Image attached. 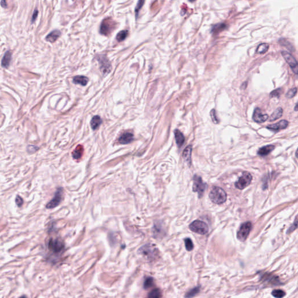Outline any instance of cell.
I'll use <instances>...</instances> for the list:
<instances>
[{"label": "cell", "mask_w": 298, "mask_h": 298, "mask_svg": "<svg viewBox=\"0 0 298 298\" xmlns=\"http://www.w3.org/2000/svg\"><path fill=\"white\" fill-rule=\"evenodd\" d=\"M209 197L212 202L217 205H221L227 200V193L221 187H215L209 193Z\"/></svg>", "instance_id": "obj_1"}, {"label": "cell", "mask_w": 298, "mask_h": 298, "mask_svg": "<svg viewBox=\"0 0 298 298\" xmlns=\"http://www.w3.org/2000/svg\"><path fill=\"white\" fill-rule=\"evenodd\" d=\"M189 228L192 231L200 234L205 235L209 232V227L205 222L195 220L189 225Z\"/></svg>", "instance_id": "obj_2"}, {"label": "cell", "mask_w": 298, "mask_h": 298, "mask_svg": "<svg viewBox=\"0 0 298 298\" xmlns=\"http://www.w3.org/2000/svg\"><path fill=\"white\" fill-rule=\"evenodd\" d=\"M207 187V184L205 183L202 178L197 175H195L193 177V190L194 192H197L199 197H202L203 196L205 190Z\"/></svg>", "instance_id": "obj_3"}, {"label": "cell", "mask_w": 298, "mask_h": 298, "mask_svg": "<svg viewBox=\"0 0 298 298\" xmlns=\"http://www.w3.org/2000/svg\"><path fill=\"white\" fill-rule=\"evenodd\" d=\"M252 180V177L251 174L248 172H243L242 176L235 182V186L240 190L244 189L250 184Z\"/></svg>", "instance_id": "obj_4"}, {"label": "cell", "mask_w": 298, "mask_h": 298, "mask_svg": "<svg viewBox=\"0 0 298 298\" xmlns=\"http://www.w3.org/2000/svg\"><path fill=\"white\" fill-rule=\"evenodd\" d=\"M115 25V22L111 18L105 19L100 26V32L101 34L107 36L113 31Z\"/></svg>", "instance_id": "obj_5"}, {"label": "cell", "mask_w": 298, "mask_h": 298, "mask_svg": "<svg viewBox=\"0 0 298 298\" xmlns=\"http://www.w3.org/2000/svg\"><path fill=\"white\" fill-rule=\"evenodd\" d=\"M252 230V223L250 222H246L242 224L237 233V238L241 242H244L247 239V237Z\"/></svg>", "instance_id": "obj_6"}, {"label": "cell", "mask_w": 298, "mask_h": 298, "mask_svg": "<svg viewBox=\"0 0 298 298\" xmlns=\"http://www.w3.org/2000/svg\"><path fill=\"white\" fill-rule=\"evenodd\" d=\"M63 189L62 187L58 188L55 192L54 197L46 205V208L48 209H52L60 205L62 200Z\"/></svg>", "instance_id": "obj_7"}, {"label": "cell", "mask_w": 298, "mask_h": 298, "mask_svg": "<svg viewBox=\"0 0 298 298\" xmlns=\"http://www.w3.org/2000/svg\"><path fill=\"white\" fill-rule=\"evenodd\" d=\"M64 247V244L58 239H51L48 243L49 249L54 253H59L62 251Z\"/></svg>", "instance_id": "obj_8"}, {"label": "cell", "mask_w": 298, "mask_h": 298, "mask_svg": "<svg viewBox=\"0 0 298 298\" xmlns=\"http://www.w3.org/2000/svg\"><path fill=\"white\" fill-rule=\"evenodd\" d=\"M281 54L286 62L289 64L290 67L296 74H298V62L296 59L287 51H282Z\"/></svg>", "instance_id": "obj_9"}, {"label": "cell", "mask_w": 298, "mask_h": 298, "mask_svg": "<svg viewBox=\"0 0 298 298\" xmlns=\"http://www.w3.org/2000/svg\"><path fill=\"white\" fill-rule=\"evenodd\" d=\"M97 59L100 63V69L102 73L106 74L110 72L111 66L110 62L107 58L104 55H99Z\"/></svg>", "instance_id": "obj_10"}, {"label": "cell", "mask_w": 298, "mask_h": 298, "mask_svg": "<svg viewBox=\"0 0 298 298\" xmlns=\"http://www.w3.org/2000/svg\"><path fill=\"white\" fill-rule=\"evenodd\" d=\"M268 118L267 114H263L260 108H256L253 112V119L257 123H263Z\"/></svg>", "instance_id": "obj_11"}, {"label": "cell", "mask_w": 298, "mask_h": 298, "mask_svg": "<svg viewBox=\"0 0 298 298\" xmlns=\"http://www.w3.org/2000/svg\"><path fill=\"white\" fill-rule=\"evenodd\" d=\"M288 126V122L287 121L281 120V121H280L279 122H278L275 124H273V125H270L267 126V128L268 129H270V130H273V131H277V130H279L281 129H285Z\"/></svg>", "instance_id": "obj_12"}, {"label": "cell", "mask_w": 298, "mask_h": 298, "mask_svg": "<svg viewBox=\"0 0 298 298\" xmlns=\"http://www.w3.org/2000/svg\"><path fill=\"white\" fill-rule=\"evenodd\" d=\"M133 140V135L131 133L126 132L122 134L119 137V142L121 144L126 145L130 143Z\"/></svg>", "instance_id": "obj_13"}, {"label": "cell", "mask_w": 298, "mask_h": 298, "mask_svg": "<svg viewBox=\"0 0 298 298\" xmlns=\"http://www.w3.org/2000/svg\"><path fill=\"white\" fill-rule=\"evenodd\" d=\"M174 134H175L177 145L178 147H180L182 145H184L185 142V137L184 136L183 133L178 129L175 130Z\"/></svg>", "instance_id": "obj_14"}, {"label": "cell", "mask_w": 298, "mask_h": 298, "mask_svg": "<svg viewBox=\"0 0 298 298\" xmlns=\"http://www.w3.org/2000/svg\"><path fill=\"white\" fill-rule=\"evenodd\" d=\"M275 149V146L273 145H267L260 148L258 151V154L260 156L264 157L270 153Z\"/></svg>", "instance_id": "obj_15"}, {"label": "cell", "mask_w": 298, "mask_h": 298, "mask_svg": "<svg viewBox=\"0 0 298 298\" xmlns=\"http://www.w3.org/2000/svg\"><path fill=\"white\" fill-rule=\"evenodd\" d=\"M61 36V32L58 30H55L49 34H48L45 38L46 40L50 42V43H54Z\"/></svg>", "instance_id": "obj_16"}, {"label": "cell", "mask_w": 298, "mask_h": 298, "mask_svg": "<svg viewBox=\"0 0 298 298\" xmlns=\"http://www.w3.org/2000/svg\"><path fill=\"white\" fill-rule=\"evenodd\" d=\"M12 58V54L9 51H7L3 57L1 61V66L4 68H7L10 64Z\"/></svg>", "instance_id": "obj_17"}, {"label": "cell", "mask_w": 298, "mask_h": 298, "mask_svg": "<svg viewBox=\"0 0 298 298\" xmlns=\"http://www.w3.org/2000/svg\"><path fill=\"white\" fill-rule=\"evenodd\" d=\"M192 151V146H188L187 147L182 154V157L185 162H187L189 165H190L191 162V154Z\"/></svg>", "instance_id": "obj_18"}, {"label": "cell", "mask_w": 298, "mask_h": 298, "mask_svg": "<svg viewBox=\"0 0 298 298\" xmlns=\"http://www.w3.org/2000/svg\"><path fill=\"white\" fill-rule=\"evenodd\" d=\"M89 79L84 76H77L73 79V82L75 84H80L81 85L86 86L87 84Z\"/></svg>", "instance_id": "obj_19"}, {"label": "cell", "mask_w": 298, "mask_h": 298, "mask_svg": "<svg viewBox=\"0 0 298 298\" xmlns=\"http://www.w3.org/2000/svg\"><path fill=\"white\" fill-rule=\"evenodd\" d=\"M102 123V120L99 116L98 115L94 116L90 122L91 127L93 130H95L97 128H99V127L101 125Z\"/></svg>", "instance_id": "obj_20"}, {"label": "cell", "mask_w": 298, "mask_h": 298, "mask_svg": "<svg viewBox=\"0 0 298 298\" xmlns=\"http://www.w3.org/2000/svg\"><path fill=\"white\" fill-rule=\"evenodd\" d=\"M282 113H283V110L282 108L280 107L278 108L275 111H274L272 114V115L270 116V121H274L277 119L280 118L282 116Z\"/></svg>", "instance_id": "obj_21"}, {"label": "cell", "mask_w": 298, "mask_h": 298, "mask_svg": "<svg viewBox=\"0 0 298 298\" xmlns=\"http://www.w3.org/2000/svg\"><path fill=\"white\" fill-rule=\"evenodd\" d=\"M83 152V147L80 145L78 146L77 148L75 149V150L73 152L72 156H73L74 158L77 159V160L79 159L82 155Z\"/></svg>", "instance_id": "obj_22"}, {"label": "cell", "mask_w": 298, "mask_h": 298, "mask_svg": "<svg viewBox=\"0 0 298 298\" xmlns=\"http://www.w3.org/2000/svg\"><path fill=\"white\" fill-rule=\"evenodd\" d=\"M269 49V45L267 43H262L260 44L256 50V52L258 54H264L268 51Z\"/></svg>", "instance_id": "obj_23"}, {"label": "cell", "mask_w": 298, "mask_h": 298, "mask_svg": "<svg viewBox=\"0 0 298 298\" xmlns=\"http://www.w3.org/2000/svg\"><path fill=\"white\" fill-rule=\"evenodd\" d=\"M226 27H227V26L225 25V24H217V25L213 26L212 32L213 33H218L222 30H224Z\"/></svg>", "instance_id": "obj_24"}, {"label": "cell", "mask_w": 298, "mask_h": 298, "mask_svg": "<svg viewBox=\"0 0 298 298\" xmlns=\"http://www.w3.org/2000/svg\"><path fill=\"white\" fill-rule=\"evenodd\" d=\"M128 34V30H122L119 32L117 35V40L118 42H121L124 40Z\"/></svg>", "instance_id": "obj_25"}, {"label": "cell", "mask_w": 298, "mask_h": 298, "mask_svg": "<svg viewBox=\"0 0 298 298\" xmlns=\"http://www.w3.org/2000/svg\"><path fill=\"white\" fill-rule=\"evenodd\" d=\"M154 284V280L153 278L149 277H147L146 280H145V282H144V285H143V287L145 289H149L150 288H151L153 286Z\"/></svg>", "instance_id": "obj_26"}, {"label": "cell", "mask_w": 298, "mask_h": 298, "mask_svg": "<svg viewBox=\"0 0 298 298\" xmlns=\"http://www.w3.org/2000/svg\"><path fill=\"white\" fill-rule=\"evenodd\" d=\"M149 298H160L162 297V293L159 289H155L152 290L148 295Z\"/></svg>", "instance_id": "obj_27"}, {"label": "cell", "mask_w": 298, "mask_h": 298, "mask_svg": "<svg viewBox=\"0 0 298 298\" xmlns=\"http://www.w3.org/2000/svg\"><path fill=\"white\" fill-rule=\"evenodd\" d=\"M272 295L275 298H283L285 295V293L282 290H274L272 292Z\"/></svg>", "instance_id": "obj_28"}, {"label": "cell", "mask_w": 298, "mask_h": 298, "mask_svg": "<svg viewBox=\"0 0 298 298\" xmlns=\"http://www.w3.org/2000/svg\"><path fill=\"white\" fill-rule=\"evenodd\" d=\"M185 245L186 249L187 251H191L193 249L194 245L190 239L187 238L185 239Z\"/></svg>", "instance_id": "obj_29"}, {"label": "cell", "mask_w": 298, "mask_h": 298, "mask_svg": "<svg viewBox=\"0 0 298 298\" xmlns=\"http://www.w3.org/2000/svg\"><path fill=\"white\" fill-rule=\"evenodd\" d=\"M145 0H139L138 1V2L137 4L136 7L135 8V15H136V18H137V17H138L139 11H140V9L142 8V7L143 6V5L145 4Z\"/></svg>", "instance_id": "obj_30"}, {"label": "cell", "mask_w": 298, "mask_h": 298, "mask_svg": "<svg viewBox=\"0 0 298 298\" xmlns=\"http://www.w3.org/2000/svg\"><path fill=\"white\" fill-rule=\"evenodd\" d=\"M200 290V289L199 287H197V288H195L192 290H190L185 295V297H187V298H190V297H193L195 295H196V294L199 292Z\"/></svg>", "instance_id": "obj_31"}, {"label": "cell", "mask_w": 298, "mask_h": 298, "mask_svg": "<svg viewBox=\"0 0 298 298\" xmlns=\"http://www.w3.org/2000/svg\"><path fill=\"white\" fill-rule=\"evenodd\" d=\"M281 93H282V89L281 88H278V89H277L274 90H273V92L270 94V97H280V95H281Z\"/></svg>", "instance_id": "obj_32"}, {"label": "cell", "mask_w": 298, "mask_h": 298, "mask_svg": "<svg viewBox=\"0 0 298 298\" xmlns=\"http://www.w3.org/2000/svg\"><path fill=\"white\" fill-rule=\"evenodd\" d=\"M210 115H211V118L212 119V121H213V122L215 124H217L219 123L220 121L218 119L217 117V114H216V111L214 110V109H213L211 112H210Z\"/></svg>", "instance_id": "obj_33"}, {"label": "cell", "mask_w": 298, "mask_h": 298, "mask_svg": "<svg viewBox=\"0 0 298 298\" xmlns=\"http://www.w3.org/2000/svg\"><path fill=\"white\" fill-rule=\"evenodd\" d=\"M296 93H297V88L294 87V88L290 89V90L288 92V93H287L286 96H287V98L291 99V98L293 97Z\"/></svg>", "instance_id": "obj_34"}, {"label": "cell", "mask_w": 298, "mask_h": 298, "mask_svg": "<svg viewBox=\"0 0 298 298\" xmlns=\"http://www.w3.org/2000/svg\"><path fill=\"white\" fill-rule=\"evenodd\" d=\"M39 149V148L37 147V146H32V145H29L27 146V152H29V153H34L36 152L37 150Z\"/></svg>", "instance_id": "obj_35"}, {"label": "cell", "mask_w": 298, "mask_h": 298, "mask_svg": "<svg viewBox=\"0 0 298 298\" xmlns=\"http://www.w3.org/2000/svg\"><path fill=\"white\" fill-rule=\"evenodd\" d=\"M15 203L18 207H21L24 203V200L20 196L17 195L15 199Z\"/></svg>", "instance_id": "obj_36"}, {"label": "cell", "mask_w": 298, "mask_h": 298, "mask_svg": "<svg viewBox=\"0 0 298 298\" xmlns=\"http://www.w3.org/2000/svg\"><path fill=\"white\" fill-rule=\"evenodd\" d=\"M296 228H297V219L296 218L295 221V223H293V224L292 225V227H290V228H289L288 231V232L290 233L291 232H292L293 231L296 230Z\"/></svg>", "instance_id": "obj_37"}, {"label": "cell", "mask_w": 298, "mask_h": 298, "mask_svg": "<svg viewBox=\"0 0 298 298\" xmlns=\"http://www.w3.org/2000/svg\"><path fill=\"white\" fill-rule=\"evenodd\" d=\"M37 15H38V11L37 10H34V12H33V16H32V22H34V21L36 20V18L37 17Z\"/></svg>", "instance_id": "obj_38"}, {"label": "cell", "mask_w": 298, "mask_h": 298, "mask_svg": "<svg viewBox=\"0 0 298 298\" xmlns=\"http://www.w3.org/2000/svg\"><path fill=\"white\" fill-rule=\"evenodd\" d=\"M1 5L3 8H7V4L6 0H1Z\"/></svg>", "instance_id": "obj_39"}, {"label": "cell", "mask_w": 298, "mask_h": 298, "mask_svg": "<svg viewBox=\"0 0 298 298\" xmlns=\"http://www.w3.org/2000/svg\"><path fill=\"white\" fill-rule=\"evenodd\" d=\"M247 82H245V83H243L242 85V86H242V87H241V88H242V89H245L246 88V86H247Z\"/></svg>", "instance_id": "obj_40"}, {"label": "cell", "mask_w": 298, "mask_h": 298, "mask_svg": "<svg viewBox=\"0 0 298 298\" xmlns=\"http://www.w3.org/2000/svg\"><path fill=\"white\" fill-rule=\"evenodd\" d=\"M297 106H298V104L296 103V105H295V111H297V110H298V109H297Z\"/></svg>", "instance_id": "obj_41"}, {"label": "cell", "mask_w": 298, "mask_h": 298, "mask_svg": "<svg viewBox=\"0 0 298 298\" xmlns=\"http://www.w3.org/2000/svg\"><path fill=\"white\" fill-rule=\"evenodd\" d=\"M195 0H189V2H194Z\"/></svg>", "instance_id": "obj_42"}]
</instances>
